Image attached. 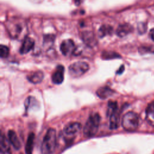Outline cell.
<instances>
[{"label":"cell","mask_w":154,"mask_h":154,"mask_svg":"<svg viewBox=\"0 0 154 154\" xmlns=\"http://www.w3.org/2000/svg\"><path fill=\"white\" fill-rule=\"evenodd\" d=\"M57 146L56 131L49 128L46 132L41 145L42 154H53Z\"/></svg>","instance_id":"1"},{"label":"cell","mask_w":154,"mask_h":154,"mask_svg":"<svg viewBox=\"0 0 154 154\" xmlns=\"http://www.w3.org/2000/svg\"><path fill=\"white\" fill-rule=\"evenodd\" d=\"M7 28L9 35L14 39L25 37L26 25L22 20L17 19L9 20L7 23Z\"/></svg>","instance_id":"2"},{"label":"cell","mask_w":154,"mask_h":154,"mask_svg":"<svg viewBox=\"0 0 154 154\" xmlns=\"http://www.w3.org/2000/svg\"><path fill=\"white\" fill-rule=\"evenodd\" d=\"M100 119L98 113H93L90 115L83 129L84 135L85 137L89 138L96 135L99 127Z\"/></svg>","instance_id":"3"},{"label":"cell","mask_w":154,"mask_h":154,"mask_svg":"<svg viewBox=\"0 0 154 154\" xmlns=\"http://www.w3.org/2000/svg\"><path fill=\"white\" fill-rule=\"evenodd\" d=\"M140 119L139 116L135 112L129 111L123 117L122 125L123 128L129 132L135 131L139 126Z\"/></svg>","instance_id":"4"},{"label":"cell","mask_w":154,"mask_h":154,"mask_svg":"<svg viewBox=\"0 0 154 154\" xmlns=\"http://www.w3.org/2000/svg\"><path fill=\"white\" fill-rule=\"evenodd\" d=\"M89 69V65L84 61H77L69 67V73L73 78H78L85 73Z\"/></svg>","instance_id":"5"},{"label":"cell","mask_w":154,"mask_h":154,"mask_svg":"<svg viewBox=\"0 0 154 154\" xmlns=\"http://www.w3.org/2000/svg\"><path fill=\"white\" fill-rule=\"evenodd\" d=\"M60 51L65 56L72 55L76 52V47L73 41L71 39L64 40L60 45Z\"/></svg>","instance_id":"6"},{"label":"cell","mask_w":154,"mask_h":154,"mask_svg":"<svg viewBox=\"0 0 154 154\" xmlns=\"http://www.w3.org/2000/svg\"><path fill=\"white\" fill-rule=\"evenodd\" d=\"M81 128L82 125L80 123L76 122H70L65 126L63 132L67 136L75 137V135L81 131Z\"/></svg>","instance_id":"7"},{"label":"cell","mask_w":154,"mask_h":154,"mask_svg":"<svg viewBox=\"0 0 154 154\" xmlns=\"http://www.w3.org/2000/svg\"><path fill=\"white\" fill-rule=\"evenodd\" d=\"M64 67L62 65L57 66L55 71L52 75V81L55 84H61L64 81Z\"/></svg>","instance_id":"8"},{"label":"cell","mask_w":154,"mask_h":154,"mask_svg":"<svg viewBox=\"0 0 154 154\" xmlns=\"http://www.w3.org/2000/svg\"><path fill=\"white\" fill-rule=\"evenodd\" d=\"M108 117H109V127L110 129H117L119 126L120 124V112L118 109L111 112Z\"/></svg>","instance_id":"9"},{"label":"cell","mask_w":154,"mask_h":154,"mask_svg":"<svg viewBox=\"0 0 154 154\" xmlns=\"http://www.w3.org/2000/svg\"><path fill=\"white\" fill-rule=\"evenodd\" d=\"M34 46V40L31 37H25L20 48L19 52L21 54H25L31 51Z\"/></svg>","instance_id":"10"},{"label":"cell","mask_w":154,"mask_h":154,"mask_svg":"<svg viewBox=\"0 0 154 154\" xmlns=\"http://www.w3.org/2000/svg\"><path fill=\"white\" fill-rule=\"evenodd\" d=\"M81 39L87 46L90 47L95 46L97 43L93 33L90 31H85L82 32Z\"/></svg>","instance_id":"11"},{"label":"cell","mask_w":154,"mask_h":154,"mask_svg":"<svg viewBox=\"0 0 154 154\" xmlns=\"http://www.w3.org/2000/svg\"><path fill=\"white\" fill-rule=\"evenodd\" d=\"M10 141L2 133L0 140V152L1 154H11Z\"/></svg>","instance_id":"12"},{"label":"cell","mask_w":154,"mask_h":154,"mask_svg":"<svg viewBox=\"0 0 154 154\" xmlns=\"http://www.w3.org/2000/svg\"><path fill=\"white\" fill-rule=\"evenodd\" d=\"M114 91L108 86H103L99 88L96 91V95L101 99H105L111 96Z\"/></svg>","instance_id":"13"},{"label":"cell","mask_w":154,"mask_h":154,"mask_svg":"<svg viewBox=\"0 0 154 154\" xmlns=\"http://www.w3.org/2000/svg\"><path fill=\"white\" fill-rule=\"evenodd\" d=\"M8 139L16 150H19L20 149L21 143L16 133L13 130L10 129L8 131Z\"/></svg>","instance_id":"14"},{"label":"cell","mask_w":154,"mask_h":154,"mask_svg":"<svg viewBox=\"0 0 154 154\" xmlns=\"http://www.w3.org/2000/svg\"><path fill=\"white\" fill-rule=\"evenodd\" d=\"M146 119L150 125L154 126V100L150 102L146 108Z\"/></svg>","instance_id":"15"},{"label":"cell","mask_w":154,"mask_h":154,"mask_svg":"<svg viewBox=\"0 0 154 154\" xmlns=\"http://www.w3.org/2000/svg\"><path fill=\"white\" fill-rule=\"evenodd\" d=\"M43 77H44L43 73L42 71L38 70L28 75L26 78L28 81L31 83L36 84L41 82L43 79Z\"/></svg>","instance_id":"16"},{"label":"cell","mask_w":154,"mask_h":154,"mask_svg":"<svg viewBox=\"0 0 154 154\" xmlns=\"http://www.w3.org/2000/svg\"><path fill=\"white\" fill-rule=\"evenodd\" d=\"M132 30H133V28L129 24H128V23L121 24L118 26L116 30V34L119 37H123L128 35L130 32H131Z\"/></svg>","instance_id":"17"},{"label":"cell","mask_w":154,"mask_h":154,"mask_svg":"<svg viewBox=\"0 0 154 154\" xmlns=\"http://www.w3.org/2000/svg\"><path fill=\"white\" fill-rule=\"evenodd\" d=\"M34 138H35V135L33 132H31L29 134L26 143L25 144V153L26 154H32L34 144Z\"/></svg>","instance_id":"18"},{"label":"cell","mask_w":154,"mask_h":154,"mask_svg":"<svg viewBox=\"0 0 154 154\" xmlns=\"http://www.w3.org/2000/svg\"><path fill=\"white\" fill-rule=\"evenodd\" d=\"M113 28L108 25H103L101 26L98 31V35L100 37H103L108 35H111L112 33Z\"/></svg>","instance_id":"19"},{"label":"cell","mask_w":154,"mask_h":154,"mask_svg":"<svg viewBox=\"0 0 154 154\" xmlns=\"http://www.w3.org/2000/svg\"><path fill=\"white\" fill-rule=\"evenodd\" d=\"M120 55L112 51H104L102 54V58L104 60H111L120 58Z\"/></svg>","instance_id":"20"},{"label":"cell","mask_w":154,"mask_h":154,"mask_svg":"<svg viewBox=\"0 0 154 154\" xmlns=\"http://www.w3.org/2000/svg\"><path fill=\"white\" fill-rule=\"evenodd\" d=\"M119 109L118 104L116 101L109 100L108 103V108L106 111V115L108 116L111 112Z\"/></svg>","instance_id":"21"},{"label":"cell","mask_w":154,"mask_h":154,"mask_svg":"<svg viewBox=\"0 0 154 154\" xmlns=\"http://www.w3.org/2000/svg\"><path fill=\"white\" fill-rule=\"evenodd\" d=\"M0 52H1V57L2 58H7L10 53L9 48L5 45H1L0 46Z\"/></svg>","instance_id":"22"},{"label":"cell","mask_w":154,"mask_h":154,"mask_svg":"<svg viewBox=\"0 0 154 154\" xmlns=\"http://www.w3.org/2000/svg\"><path fill=\"white\" fill-rule=\"evenodd\" d=\"M146 26L145 25L144 23H139L138 25V30L139 31V32L140 33H143L146 31Z\"/></svg>","instance_id":"23"},{"label":"cell","mask_w":154,"mask_h":154,"mask_svg":"<svg viewBox=\"0 0 154 154\" xmlns=\"http://www.w3.org/2000/svg\"><path fill=\"white\" fill-rule=\"evenodd\" d=\"M124 70H125V67H124L123 65H122V66L120 67V68L119 69V70L117 71L116 73L120 75V74H122V73L123 72Z\"/></svg>","instance_id":"24"},{"label":"cell","mask_w":154,"mask_h":154,"mask_svg":"<svg viewBox=\"0 0 154 154\" xmlns=\"http://www.w3.org/2000/svg\"><path fill=\"white\" fill-rule=\"evenodd\" d=\"M149 34H150V37L151 39L154 42V28H152L150 29Z\"/></svg>","instance_id":"25"},{"label":"cell","mask_w":154,"mask_h":154,"mask_svg":"<svg viewBox=\"0 0 154 154\" xmlns=\"http://www.w3.org/2000/svg\"><path fill=\"white\" fill-rule=\"evenodd\" d=\"M73 1H74V2L75 3V4L76 5H79V4H80V2H81V0H73Z\"/></svg>","instance_id":"26"}]
</instances>
